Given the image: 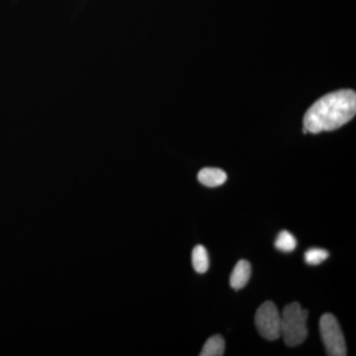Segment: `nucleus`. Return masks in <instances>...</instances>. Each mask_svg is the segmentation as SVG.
I'll return each mask as SVG.
<instances>
[{
  "label": "nucleus",
  "instance_id": "obj_1",
  "mask_svg": "<svg viewBox=\"0 0 356 356\" xmlns=\"http://www.w3.org/2000/svg\"><path fill=\"white\" fill-rule=\"evenodd\" d=\"M356 95L343 89L323 96L304 116V132L318 134L343 127L355 116Z\"/></svg>",
  "mask_w": 356,
  "mask_h": 356
},
{
  "label": "nucleus",
  "instance_id": "obj_2",
  "mask_svg": "<svg viewBox=\"0 0 356 356\" xmlns=\"http://www.w3.org/2000/svg\"><path fill=\"white\" fill-rule=\"evenodd\" d=\"M308 311L303 310L297 302L285 307L281 314V337L288 346H297L308 337Z\"/></svg>",
  "mask_w": 356,
  "mask_h": 356
},
{
  "label": "nucleus",
  "instance_id": "obj_3",
  "mask_svg": "<svg viewBox=\"0 0 356 356\" xmlns=\"http://www.w3.org/2000/svg\"><path fill=\"white\" fill-rule=\"evenodd\" d=\"M320 332L327 353L331 356H346V346L339 321L332 314L321 317Z\"/></svg>",
  "mask_w": 356,
  "mask_h": 356
},
{
  "label": "nucleus",
  "instance_id": "obj_4",
  "mask_svg": "<svg viewBox=\"0 0 356 356\" xmlns=\"http://www.w3.org/2000/svg\"><path fill=\"white\" fill-rule=\"evenodd\" d=\"M255 327L267 341H276L281 337V315L273 302L262 304L254 318Z\"/></svg>",
  "mask_w": 356,
  "mask_h": 356
},
{
  "label": "nucleus",
  "instance_id": "obj_5",
  "mask_svg": "<svg viewBox=\"0 0 356 356\" xmlns=\"http://www.w3.org/2000/svg\"><path fill=\"white\" fill-rule=\"evenodd\" d=\"M250 275H252V266L250 262L243 259L236 264L229 277V285L233 289H243L250 281Z\"/></svg>",
  "mask_w": 356,
  "mask_h": 356
},
{
  "label": "nucleus",
  "instance_id": "obj_6",
  "mask_svg": "<svg viewBox=\"0 0 356 356\" xmlns=\"http://www.w3.org/2000/svg\"><path fill=\"white\" fill-rule=\"evenodd\" d=\"M198 180L207 187L221 186L227 181V173L216 168H205L198 173Z\"/></svg>",
  "mask_w": 356,
  "mask_h": 356
},
{
  "label": "nucleus",
  "instance_id": "obj_7",
  "mask_svg": "<svg viewBox=\"0 0 356 356\" xmlns=\"http://www.w3.org/2000/svg\"><path fill=\"white\" fill-rule=\"evenodd\" d=\"M192 266L198 273H205L209 268V255L203 245H196L192 250Z\"/></svg>",
  "mask_w": 356,
  "mask_h": 356
},
{
  "label": "nucleus",
  "instance_id": "obj_8",
  "mask_svg": "<svg viewBox=\"0 0 356 356\" xmlns=\"http://www.w3.org/2000/svg\"><path fill=\"white\" fill-rule=\"evenodd\" d=\"M225 353V339L220 334L209 337L204 344L201 356H221Z\"/></svg>",
  "mask_w": 356,
  "mask_h": 356
},
{
  "label": "nucleus",
  "instance_id": "obj_9",
  "mask_svg": "<svg viewBox=\"0 0 356 356\" xmlns=\"http://www.w3.org/2000/svg\"><path fill=\"white\" fill-rule=\"evenodd\" d=\"M297 247V241L290 232L282 231L275 240V248L284 252H293Z\"/></svg>",
  "mask_w": 356,
  "mask_h": 356
},
{
  "label": "nucleus",
  "instance_id": "obj_10",
  "mask_svg": "<svg viewBox=\"0 0 356 356\" xmlns=\"http://www.w3.org/2000/svg\"><path fill=\"white\" fill-rule=\"evenodd\" d=\"M329 255V252L324 248H310L307 250L304 257H305L306 264L309 266H318L324 262Z\"/></svg>",
  "mask_w": 356,
  "mask_h": 356
}]
</instances>
